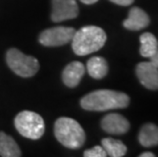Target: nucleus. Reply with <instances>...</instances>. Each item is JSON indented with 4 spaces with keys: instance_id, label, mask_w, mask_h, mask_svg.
Returning <instances> with one entry per match:
<instances>
[{
    "instance_id": "obj_1",
    "label": "nucleus",
    "mask_w": 158,
    "mask_h": 157,
    "mask_svg": "<svg viewBox=\"0 0 158 157\" xmlns=\"http://www.w3.org/2000/svg\"><path fill=\"white\" fill-rule=\"evenodd\" d=\"M129 104V96L123 92L113 90H97L84 96L81 100V106L89 111H106L126 108Z\"/></svg>"
},
{
    "instance_id": "obj_2",
    "label": "nucleus",
    "mask_w": 158,
    "mask_h": 157,
    "mask_svg": "<svg viewBox=\"0 0 158 157\" xmlns=\"http://www.w3.org/2000/svg\"><path fill=\"white\" fill-rule=\"evenodd\" d=\"M106 38L103 29L96 26H86L75 32L72 47L77 55H89L101 49L105 44Z\"/></svg>"
},
{
    "instance_id": "obj_3",
    "label": "nucleus",
    "mask_w": 158,
    "mask_h": 157,
    "mask_svg": "<svg viewBox=\"0 0 158 157\" xmlns=\"http://www.w3.org/2000/svg\"><path fill=\"white\" fill-rule=\"evenodd\" d=\"M54 135L59 143L69 149L81 148L86 134L80 123L69 118H59L54 123Z\"/></svg>"
},
{
    "instance_id": "obj_4",
    "label": "nucleus",
    "mask_w": 158,
    "mask_h": 157,
    "mask_svg": "<svg viewBox=\"0 0 158 157\" xmlns=\"http://www.w3.org/2000/svg\"><path fill=\"white\" fill-rule=\"evenodd\" d=\"M15 126L23 137L38 140L44 135L45 122L42 116L34 111H21L15 118Z\"/></svg>"
},
{
    "instance_id": "obj_5",
    "label": "nucleus",
    "mask_w": 158,
    "mask_h": 157,
    "mask_svg": "<svg viewBox=\"0 0 158 157\" xmlns=\"http://www.w3.org/2000/svg\"><path fill=\"white\" fill-rule=\"evenodd\" d=\"M6 62L13 72L23 78L35 76L39 69L38 59L23 54L15 48L9 49L6 53Z\"/></svg>"
},
{
    "instance_id": "obj_6",
    "label": "nucleus",
    "mask_w": 158,
    "mask_h": 157,
    "mask_svg": "<svg viewBox=\"0 0 158 157\" xmlns=\"http://www.w3.org/2000/svg\"><path fill=\"white\" fill-rule=\"evenodd\" d=\"M75 32L76 30L70 27H54L43 31L39 36V42L46 47L61 46L72 41Z\"/></svg>"
},
{
    "instance_id": "obj_7",
    "label": "nucleus",
    "mask_w": 158,
    "mask_h": 157,
    "mask_svg": "<svg viewBox=\"0 0 158 157\" xmlns=\"http://www.w3.org/2000/svg\"><path fill=\"white\" fill-rule=\"evenodd\" d=\"M79 6L76 0H52L51 19L55 23L77 18Z\"/></svg>"
},
{
    "instance_id": "obj_8",
    "label": "nucleus",
    "mask_w": 158,
    "mask_h": 157,
    "mask_svg": "<svg viewBox=\"0 0 158 157\" xmlns=\"http://www.w3.org/2000/svg\"><path fill=\"white\" fill-rule=\"evenodd\" d=\"M136 73L141 84L149 90H158V68L151 61L140 62Z\"/></svg>"
},
{
    "instance_id": "obj_9",
    "label": "nucleus",
    "mask_w": 158,
    "mask_h": 157,
    "mask_svg": "<svg viewBox=\"0 0 158 157\" xmlns=\"http://www.w3.org/2000/svg\"><path fill=\"white\" fill-rule=\"evenodd\" d=\"M101 126L110 135H123L130 130V122L122 114L109 113L102 118Z\"/></svg>"
},
{
    "instance_id": "obj_10",
    "label": "nucleus",
    "mask_w": 158,
    "mask_h": 157,
    "mask_svg": "<svg viewBox=\"0 0 158 157\" xmlns=\"http://www.w3.org/2000/svg\"><path fill=\"white\" fill-rule=\"evenodd\" d=\"M123 27L131 31H140L145 29L150 24L148 14L139 7H132L129 11V16L123 21Z\"/></svg>"
},
{
    "instance_id": "obj_11",
    "label": "nucleus",
    "mask_w": 158,
    "mask_h": 157,
    "mask_svg": "<svg viewBox=\"0 0 158 157\" xmlns=\"http://www.w3.org/2000/svg\"><path fill=\"white\" fill-rule=\"evenodd\" d=\"M85 73V66L80 61H73L65 66L62 72V81L69 88H75L79 85Z\"/></svg>"
},
{
    "instance_id": "obj_12",
    "label": "nucleus",
    "mask_w": 158,
    "mask_h": 157,
    "mask_svg": "<svg viewBox=\"0 0 158 157\" xmlns=\"http://www.w3.org/2000/svg\"><path fill=\"white\" fill-rule=\"evenodd\" d=\"M139 142L144 147H153L158 145V126L154 123H146L139 133Z\"/></svg>"
},
{
    "instance_id": "obj_13",
    "label": "nucleus",
    "mask_w": 158,
    "mask_h": 157,
    "mask_svg": "<svg viewBox=\"0 0 158 157\" xmlns=\"http://www.w3.org/2000/svg\"><path fill=\"white\" fill-rule=\"evenodd\" d=\"M87 71H88L90 76H92L93 79L100 80L107 75L108 64L103 57L94 56V57H91L87 62Z\"/></svg>"
},
{
    "instance_id": "obj_14",
    "label": "nucleus",
    "mask_w": 158,
    "mask_h": 157,
    "mask_svg": "<svg viewBox=\"0 0 158 157\" xmlns=\"http://www.w3.org/2000/svg\"><path fill=\"white\" fill-rule=\"evenodd\" d=\"M0 156L3 157H19L22 152L18 144L10 136L5 133H0Z\"/></svg>"
},
{
    "instance_id": "obj_15",
    "label": "nucleus",
    "mask_w": 158,
    "mask_h": 157,
    "mask_svg": "<svg viewBox=\"0 0 158 157\" xmlns=\"http://www.w3.org/2000/svg\"><path fill=\"white\" fill-rule=\"evenodd\" d=\"M141 48L140 53L143 57L150 58L158 51V41L155 36L151 33H144L140 37Z\"/></svg>"
},
{
    "instance_id": "obj_16",
    "label": "nucleus",
    "mask_w": 158,
    "mask_h": 157,
    "mask_svg": "<svg viewBox=\"0 0 158 157\" xmlns=\"http://www.w3.org/2000/svg\"><path fill=\"white\" fill-rule=\"evenodd\" d=\"M101 145L108 156L123 157L127 153V146L119 140L113 138H105L101 141Z\"/></svg>"
},
{
    "instance_id": "obj_17",
    "label": "nucleus",
    "mask_w": 158,
    "mask_h": 157,
    "mask_svg": "<svg viewBox=\"0 0 158 157\" xmlns=\"http://www.w3.org/2000/svg\"><path fill=\"white\" fill-rule=\"evenodd\" d=\"M84 156L85 157H105L107 156L105 150L104 148L101 146H95L93 147V148L91 149H88L86 150L85 152H84Z\"/></svg>"
},
{
    "instance_id": "obj_18",
    "label": "nucleus",
    "mask_w": 158,
    "mask_h": 157,
    "mask_svg": "<svg viewBox=\"0 0 158 157\" xmlns=\"http://www.w3.org/2000/svg\"><path fill=\"white\" fill-rule=\"evenodd\" d=\"M110 1L114 3V4H117L120 6H129L132 4L135 0H110Z\"/></svg>"
},
{
    "instance_id": "obj_19",
    "label": "nucleus",
    "mask_w": 158,
    "mask_h": 157,
    "mask_svg": "<svg viewBox=\"0 0 158 157\" xmlns=\"http://www.w3.org/2000/svg\"><path fill=\"white\" fill-rule=\"evenodd\" d=\"M150 61L152 62L153 64L158 68V51L155 53V54H153L152 56H151V57H150Z\"/></svg>"
},
{
    "instance_id": "obj_20",
    "label": "nucleus",
    "mask_w": 158,
    "mask_h": 157,
    "mask_svg": "<svg viewBox=\"0 0 158 157\" xmlns=\"http://www.w3.org/2000/svg\"><path fill=\"white\" fill-rule=\"evenodd\" d=\"M141 157H155V154L152 152H144L140 155Z\"/></svg>"
},
{
    "instance_id": "obj_21",
    "label": "nucleus",
    "mask_w": 158,
    "mask_h": 157,
    "mask_svg": "<svg viewBox=\"0 0 158 157\" xmlns=\"http://www.w3.org/2000/svg\"><path fill=\"white\" fill-rule=\"evenodd\" d=\"M81 2H83L84 4H94V3H96L98 0H80Z\"/></svg>"
}]
</instances>
